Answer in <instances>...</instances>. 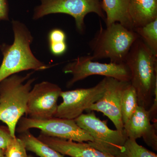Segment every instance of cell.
I'll use <instances>...</instances> for the list:
<instances>
[{
  "mask_svg": "<svg viewBox=\"0 0 157 157\" xmlns=\"http://www.w3.org/2000/svg\"><path fill=\"white\" fill-rule=\"evenodd\" d=\"M131 74L130 83L137 93V103L149 110L157 94V56L138 38L124 62Z\"/></svg>",
  "mask_w": 157,
  "mask_h": 157,
  "instance_id": "1",
  "label": "cell"
},
{
  "mask_svg": "<svg viewBox=\"0 0 157 157\" xmlns=\"http://www.w3.org/2000/svg\"><path fill=\"white\" fill-rule=\"evenodd\" d=\"M14 40L11 45L3 44L1 47L3 58L0 66V82L21 71H43L51 67L39 61L31 49L33 37L26 26L18 21H12Z\"/></svg>",
  "mask_w": 157,
  "mask_h": 157,
  "instance_id": "2",
  "label": "cell"
},
{
  "mask_svg": "<svg viewBox=\"0 0 157 157\" xmlns=\"http://www.w3.org/2000/svg\"><path fill=\"white\" fill-rule=\"evenodd\" d=\"M34 72L24 76L13 74L0 82V121L6 124L12 137L18 121L25 113Z\"/></svg>",
  "mask_w": 157,
  "mask_h": 157,
  "instance_id": "3",
  "label": "cell"
},
{
  "mask_svg": "<svg viewBox=\"0 0 157 157\" xmlns=\"http://www.w3.org/2000/svg\"><path fill=\"white\" fill-rule=\"evenodd\" d=\"M139 38L133 30L119 23L115 22L100 28L89 42L92 60L109 59L110 63H124L127 55L134 42Z\"/></svg>",
  "mask_w": 157,
  "mask_h": 157,
  "instance_id": "4",
  "label": "cell"
},
{
  "mask_svg": "<svg viewBox=\"0 0 157 157\" xmlns=\"http://www.w3.org/2000/svg\"><path fill=\"white\" fill-rule=\"evenodd\" d=\"M41 4L34 10L33 19H39L52 14H65L75 19L76 29L80 33L85 29L84 18L87 14L94 13L104 21L106 16L101 0H40Z\"/></svg>",
  "mask_w": 157,
  "mask_h": 157,
  "instance_id": "5",
  "label": "cell"
},
{
  "mask_svg": "<svg viewBox=\"0 0 157 157\" xmlns=\"http://www.w3.org/2000/svg\"><path fill=\"white\" fill-rule=\"evenodd\" d=\"M66 74H71L72 78L67 82L70 88L77 82L92 75H101L123 82H130L131 74L125 63H103L94 62L89 56L79 57L68 63L63 69Z\"/></svg>",
  "mask_w": 157,
  "mask_h": 157,
  "instance_id": "6",
  "label": "cell"
},
{
  "mask_svg": "<svg viewBox=\"0 0 157 157\" xmlns=\"http://www.w3.org/2000/svg\"><path fill=\"white\" fill-rule=\"evenodd\" d=\"M31 128L41 130V133L50 137L78 142H92L94 139L77 125L74 120L53 117L48 119H33L21 117L17 123L16 131L22 133Z\"/></svg>",
  "mask_w": 157,
  "mask_h": 157,
  "instance_id": "7",
  "label": "cell"
},
{
  "mask_svg": "<svg viewBox=\"0 0 157 157\" xmlns=\"http://www.w3.org/2000/svg\"><path fill=\"white\" fill-rule=\"evenodd\" d=\"M107 82L105 77L94 87L62 91L60 97L63 102L58 106L54 117L75 120L103 96Z\"/></svg>",
  "mask_w": 157,
  "mask_h": 157,
  "instance_id": "8",
  "label": "cell"
},
{
  "mask_svg": "<svg viewBox=\"0 0 157 157\" xmlns=\"http://www.w3.org/2000/svg\"><path fill=\"white\" fill-rule=\"evenodd\" d=\"M62 91L57 85L43 81L35 85L29 94L25 113L29 118L45 120L54 117Z\"/></svg>",
  "mask_w": 157,
  "mask_h": 157,
  "instance_id": "9",
  "label": "cell"
},
{
  "mask_svg": "<svg viewBox=\"0 0 157 157\" xmlns=\"http://www.w3.org/2000/svg\"><path fill=\"white\" fill-rule=\"evenodd\" d=\"M74 120L78 127L93 137V141L88 143L104 152L124 145L128 138L124 132L109 129L106 121H101L93 111L87 114L82 113Z\"/></svg>",
  "mask_w": 157,
  "mask_h": 157,
  "instance_id": "10",
  "label": "cell"
},
{
  "mask_svg": "<svg viewBox=\"0 0 157 157\" xmlns=\"http://www.w3.org/2000/svg\"><path fill=\"white\" fill-rule=\"evenodd\" d=\"M127 82L107 77V85L103 96L86 110L102 113L112 121L117 130L121 132H124L121 98L123 90Z\"/></svg>",
  "mask_w": 157,
  "mask_h": 157,
  "instance_id": "11",
  "label": "cell"
},
{
  "mask_svg": "<svg viewBox=\"0 0 157 157\" xmlns=\"http://www.w3.org/2000/svg\"><path fill=\"white\" fill-rule=\"evenodd\" d=\"M124 133L128 138L142 137L145 143L157 150V123H151L148 110L137 106L128 121L124 124Z\"/></svg>",
  "mask_w": 157,
  "mask_h": 157,
  "instance_id": "12",
  "label": "cell"
},
{
  "mask_svg": "<svg viewBox=\"0 0 157 157\" xmlns=\"http://www.w3.org/2000/svg\"><path fill=\"white\" fill-rule=\"evenodd\" d=\"M38 139L62 155L71 157H114L88 143L52 137L40 133Z\"/></svg>",
  "mask_w": 157,
  "mask_h": 157,
  "instance_id": "13",
  "label": "cell"
},
{
  "mask_svg": "<svg viewBox=\"0 0 157 157\" xmlns=\"http://www.w3.org/2000/svg\"><path fill=\"white\" fill-rule=\"evenodd\" d=\"M129 13L133 29L157 19V0H129Z\"/></svg>",
  "mask_w": 157,
  "mask_h": 157,
  "instance_id": "14",
  "label": "cell"
},
{
  "mask_svg": "<svg viewBox=\"0 0 157 157\" xmlns=\"http://www.w3.org/2000/svg\"><path fill=\"white\" fill-rule=\"evenodd\" d=\"M102 9L106 14V26L118 22L130 30H133L129 13V0H102Z\"/></svg>",
  "mask_w": 157,
  "mask_h": 157,
  "instance_id": "15",
  "label": "cell"
},
{
  "mask_svg": "<svg viewBox=\"0 0 157 157\" xmlns=\"http://www.w3.org/2000/svg\"><path fill=\"white\" fill-rule=\"evenodd\" d=\"M105 153L114 157H157L153 152L139 145L136 140L129 138L124 145L109 149Z\"/></svg>",
  "mask_w": 157,
  "mask_h": 157,
  "instance_id": "16",
  "label": "cell"
},
{
  "mask_svg": "<svg viewBox=\"0 0 157 157\" xmlns=\"http://www.w3.org/2000/svg\"><path fill=\"white\" fill-rule=\"evenodd\" d=\"M18 138L22 140L27 151L33 152L39 157H64L63 155L35 137L29 130L20 133Z\"/></svg>",
  "mask_w": 157,
  "mask_h": 157,
  "instance_id": "17",
  "label": "cell"
},
{
  "mask_svg": "<svg viewBox=\"0 0 157 157\" xmlns=\"http://www.w3.org/2000/svg\"><path fill=\"white\" fill-rule=\"evenodd\" d=\"M138 106L137 93L130 82L124 87L121 98V111L124 124L128 121Z\"/></svg>",
  "mask_w": 157,
  "mask_h": 157,
  "instance_id": "18",
  "label": "cell"
},
{
  "mask_svg": "<svg viewBox=\"0 0 157 157\" xmlns=\"http://www.w3.org/2000/svg\"><path fill=\"white\" fill-rule=\"evenodd\" d=\"M133 30L157 56V19L143 26L135 28Z\"/></svg>",
  "mask_w": 157,
  "mask_h": 157,
  "instance_id": "19",
  "label": "cell"
},
{
  "mask_svg": "<svg viewBox=\"0 0 157 157\" xmlns=\"http://www.w3.org/2000/svg\"><path fill=\"white\" fill-rule=\"evenodd\" d=\"M22 140L19 138H12L5 151L7 157H28Z\"/></svg>",
  "mask_w": 157,
  "mask_h": 157,
  "instance_id": "20",
  "label": "cell"
},
{
  "mask_svg": "<svg viewBox=\"0 0 157 157\" xmlns=\"http://www.w3.org/2000/svg\"><path fill=\"white\" fill-rule=\"evenodd\" d=\"M12 138L8 127H0V149L6 151Z\"/></svg>",
  "mask_w": 157,
  "mask_h": 157,
  "instance_id": "21",
  "label": "cell"
},
{
  "mask_svg": "<svg viewBox=\"0 0 157 157\" xmlns=\"http://www.w3.org/2000/svg\"><path fill=\"white\" fill-rule=\"evenodd\" d=\"M67 36L60 29H54L50 31L48 35L49 43L66 42Z\"/></svg>",
  "mask_w": 157,
  "mask_h": 157,
  "instance_id": "22",
  "label": "cell"
},
{
  "mask_svg": "<svg viewBox=\"0 0 157 157\" xmlns=\"http://www.w3.org/2000/svg\"><path fill=\"white\" fill-rule=\"evenodd\" d=\"M50 52L55 56H60L67 51V49L66 42L49 43Z\"/></svg>",
  "mask_w": 157,
  "mask_h": 157,
  "instance_id": "23",
  "label": "cell"
},
{
  "mask_svg": "<svg viewBox=\"0 0 157 157\" xmlns=\"http://www.w3.org/2000/svg\"><path fill=\"white\" fill-rule=\"evenodd\" d=\"M8 0H0V21L9 20Z\"/></svg>",
  "mask_w": 157,
  "mask_h": 157,
  "instance_id": "24",
  "label": "cell"
},
{
  "mask_svg": "<svg viewBox=\"0 0 157 157\" xmlns=\"http://www.w3.org/2000/svg\"><path fill=\"white\" fill-rule=\"evenodd\" d=\"M0 157H7L5 151L0 149Z\"/></svg>",
  "mask_w": 157,
  "mask_h": 157,
  "instance_id": "25",
  "label": "cell"
},
{
  "mask_svg": "<svg viewBox=\"0 0 157 157\" xmlns=\"http://www.w3.org/2000/svg\"><path fill=\"white\" fill-rule=\"evenodd\" d=\"M28 157H35L32 155H28Z\"/></svg>",
  "mask_w": 157,
  "mask_h": 157,
  "instance_id": "26",
  "label": "cell"
}]
</instances>
